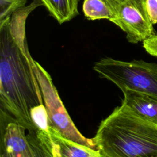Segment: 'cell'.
Here are the masks:
<instances>
[{
	"mask_svg": "<svg viewBox=\"0 0 157 157\" xmlns=\"http://www.w3.org/2000/svg\"><path fill=\"white\" fill-rule=\"evenodd\" d=\"M42 5L34 0L0 21L1 109L28 131L36 130L31 110L44 104L35 69L36 61L27 46L26 21L31 12Z\"/></svg>",
	"mask_w": 157,
	"mask_h": 157,
	"instance_id": "cell-1",
	"label": "cell"
},
{
	"mask_svg": "<svg viewBox=\"0 0 157 157\" xmlns=\"http://www.w3.org/2000/svg\"><path fill=\"white\" fill-rule=\"evenodd\" d=\"M93 139L104 157H157V124L123 105L101 121Z\"/></svg>",
	"mask_w": 157,
	"mask_h": 157,
	"instance_id": "cell-2",
	"label": "cell"
},
{
	"mask_svg": "<svg viewBox=\"0 0 157 157\" xmlns=\"http://www.w3.org/2000/svg\"><path fill=\"white\" fill-rule=\"evenodd\" d=\"M93 69L122 91L128 90L157 98V63L105 58L96 62Z\"/></svg>",
	"mask_w": 157,
	"mask_h": 157,
	"instance_id": "cell-3",
	"label": "cell"
},
{
	"mask_svg": "<svg viewBox=\"0 0 157 157\" xmlns=\"http://www.w3.org/2000/svg\"><path fill=\"white\" fill-rule=\"evenodd\" d=\"M36 72L46 109L49 127L68 139L96 149L93 139L83 136L75 127L66 110L49 74L36 61Z\"/></svg>",
	"mask_w": 157,
	"mask_h": 157,
	"instance_id": "cell-4",
	"label": "cell"
},
{
	"mask_svg": "<svg viewBox=\"0 0 157 157\" xmlns=\"http://www.w3.org/2000/svg\"><path fill=\"white\" fill-rule=\"evenodd\" d=\"M115 16V25L126 34L132 44L143 42L154 35L147 9V0H104Z\"/></svg>",
	"mask_w": 157,
	"mask_h": 157,
	"instance_id": "cell-5",
	"label": "cell"
},
{
	"mask_svg": "<svg viewBox=\"0 0 157 157\" xmlns=\"http://www.w3.org/2000/svg\"><path fill=\"white\" fill-rule=\"evenodd\" d=\"M0 157H34L26 128L1 109Z\"/></svg>",
	"mask_w": 157,
	"mask_h": 157,
	"instance_id": "cell-6",
	"label": "cell"
},
{
	"mask_svg": "<svg viewBox=\"0 0 157 157\" xmlns=\"http://www.w3.org/2000/svg\"><path fill=\"white\" fill-rule=\"evenodd\" d=\"M48 132L53 157H104L98 150L68 139L50 127Z\"/></svg>",
	"mask_w": 157,
	"mask_h": 157,
	"instance_id": "cell-7",
	"label": "cell"
},
{
	"mask_svg": "<svg viewBox=\"0 0 157 157\" xmlns=\"http://www.w3.org/2000/svg\"><path fill=\"white\" fill-rule=\"evenodd\" d=\"M122 92L121 105L136 115L157 124V98L128 90Z\"/></svg>",
	"mask_w": 157,
	"mask_h": 157,
	"instance_id": "cell-8",
	"label": "cell"
},
{
	"mask_svg": "<svg viewBox=\"0 0 157 157\" xmlns=\"http://www.w3.org/2000/svg\"><path fill=\"white\" fill-rule=\"evenodd\" d=\"M59 23L67 22L78 15L79 0H39Z\"/></svg>",
	"mask_w": 157,
	"mask_h": 157,
	"instance_id": "cell-9",
	"label": "cell"
},
{
	"mask_svg": "<svg viewBox=\"0 0 157 157\" xmlns=\"http://www.w3.org/2000/svg\"><path fill=\"white\" fill-rule=\"evenodd\" d=\"M85 17L89 20H109L115 23V16L104 0H85L82 5Z\"/></svg>",
	"mask_w": 157,
	"mask_h": 157,
	"instance_id": "cell-10",
	"label": "cell"
},
{
	"mask_svg": "<svg viewBox=\"0 0 157 157\" xmlns=\"http://www.w3.org/2000/svg\"><path fill=\"white\" fill-rule=\"evenodd\" d=\"M34 153V157H53L48 131L36 129L26 134Z\"/></svg>",
	"mask_w": 157,
	"mask_h": 157,
	"instance_id": "cell-11",
	"label": "cell"
},
{
	"mask_svg": "<svg viewBox=\"0 0 157 157\" xmlns=\"http://www.w3.org/2000/svg\"><path fill=\"white\" fill-rule=\"evenodd\" d=\"M27 0H0V21L10 17L17 10L25 7Z\"/></svg>",
	"mask_w": 157,
	"mask_h": 157,
	"instance_id": "cell-12",
	"label": "cell"
},
{
	"mask_svg": "<svg viewBox=\"0 0 157 157\" xmlns=\"http://www.w3.org/2000/svg\"><path fill=\"white\" fill-rule=\"evenodd\" d=\"M31 117L36 129L48 131V118L44 104L33 109L31 112Z\"/></svg>",
	"mask_w": 157,
	"mask_h": 157,
	"instance_id": "cell-13",
	"label": "cell"
},
{
	"mask_svg": "<svg viewBox=\"0 0 157 157\" xmlns=\"http://www.w3.org/2000/svg\"><path fill=\"white\" fill-rule=\"evenodd\" d=\"M143 47L151 55L157 57V34H154L143 41Z\"/></svg>",
	"mask_w": 157,
	"mask_h": 157,
	"instance_id": "cell-14",
	"label": "cell"
},
{
	"mask_svg": "<svg viewBox=\"0 0 157 157\" xmlns=\"http://www.w3.org/2000/svg\"><path fill=\"white\" fill-rule=\"evenodd\" d=\"M147 9L151 23L157 24V0H147Z\"/></svg>",
	"mask_w": 157,
	"mask_h": 157,
	"instance_id": "cell-15",
	"label": "cell"
}]
</instances>
